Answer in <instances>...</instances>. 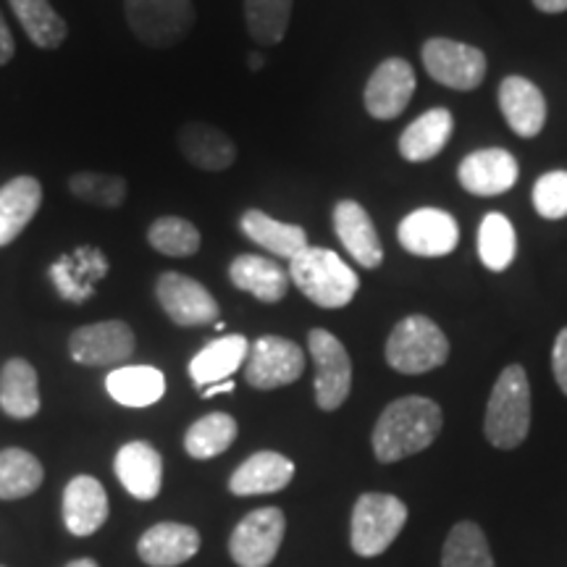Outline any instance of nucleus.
Returning a JSON list of instances; mask_svg holds the SVG:
<instances>
[{"label": "nucleus", "mask_w": 567, "mask_h": 567, "mask_svg": "<svg viewBox=\"0 0 567 567\" xmlns=\"http://www.w3.org/2000/svg\"><path fill=\"white\" fill-rule=\"evenodd\" d=\"M455 130V118L446 109H431L417 116L413 124L402 132L400 155L410 163H425L436 158L444 151L446 142Z\"/></svg>", "instance_id": "27"}, {"label": "nucleus", "mask_w": 567, "mask_h": 567, "mask_svg": "<svg viewBox=\"0 0 567 567\" xmlns=\"http://www.w3.org/2000/svg\"><path fill=\"white\" fill-rule=\"evenodd\" d=\"M237 439V421L226 413H210L195 421L184 434V450L195 460L224 455Z\"/></svg>", "instance_id": "31"}, {"label": "nucleus", "mask_w": 567, "mask_h": 567, "mask_svg": "<svg viewBox=\"0 0 567 567\" xmlns=\"http://www.w3.org/2000/svg\"><path fill=\"white\" fill-rule=\"evenodd\" d=\"M229 279L260 302H281L289 292V274L260 255H237L229 266Z\"/></svg>", "instance_id": "26"}, {"label": "nucleus", "mask_w": 567, "mask_h": 567, "mask_svg": "<svg viewBox=\"0 0 567 567\" xmlns=\"http://www.w3.org/2000/svg\"><path fill=\"white\" fill-rule=\"evenodd\" d=\"M450 358L444 331L425 316H408L386 339V363L396 373L421 375L442 368Z\"/></svg>", "instance_id": "4"}, {"label": "nucleus", "mask_w": 567, "mask_h": 567, "mask_svg": "<svg viewBox=\"0 0 567 567\" xmlns=\"http://www.w3.org/2000/svg\"><path fill=\"white\" fill-rule=\"evenodd\" d=\"M0 408L17 421L40 413L38 371L24 358H11L0 371Z\"/></svg>", "instance_id": "28"}, {"label": "nucleus", "mask_w": 567, "mask_h": 567, "mask_svg": "<svg viewBox=\"0 0 567 567\" xmlns=\"http://www.w3.org/2000/svg\"><path fill=\"white\" fill-rule=\"evenodd\" d=\"M442 567H494L488 542L473 520L455 523L446 536L442 551Z\"/></svg>", "instance_id": "34"}, {"label": "nucleus", "mask_w": 567, "mask_h": 567, "mask_svg": "<svg viewBox=\"0 0 567 567\" xmlns=\"http://www.w3.org/2000/svg\"><path fill=\"white\" fill-rule=\"evenodd\" d=\"M13 53H17V42H13L9 24H6L3 13H0V66H6L13 59Z\"/></svg>", "instance_id": "40"}, {"label": "nucleus", "mask_w": 567, "mask_h": 567, "mask_svg": "<svg viewBox=\"0 0 567 567\" xmlns=\"http://www.w3.org/2000/svg\"><path fill=\"white\" fill-rule=\"evenodd\" d=\"M295 0H245L247 32L260 45H279L289 30Z\"/></svg>", "instance_id": "35"}, {"label": "nucleus", "mask_w": 567, "mask_h": 567, "mask_svg": "<svg viewBox=\"0 0 567 567\" xmlns=\"http://www.w3.org/2000/svg\"><path fill=\"white\" fill-rule=\"evenodd\" d=\"M116 478L137 499H155L163 484V460L153 444L130 442L118 450L113 463Z\"/></svg>", "instance_id": "20"}, {"label": "nucleus", "mask_w": 567, "mask_h": 567, "mask_svg": "<svg viewBox=\"0 0 567 567\" xmlns=\"http://www.w3.org/2000/svg\"><path fill=\"white\" fill-rule=\"evenodd\" d=\"M109 520V494L92 476H76L63 492V523L74 536H92Z\"/></svg>", "instance_id": "17"}, {"label": "nucleus", "mask_w": 567, "mask_h": 567, "mask_svg": "<svg viewBox=\"0 0 567 567\" xmlns=\"http://www.w3.org/2000/svg\"><path fill=\"white\" fill-rule=\"evenodd\" d=\"M499 111L517 137H536L547 124V97L526 76H507L499 84Z\"/></svg>", "instance_id": "16"}, {"label": "nucleus", "mask_w": 567, "mask_h": 567, "mask_svg": "<svg viewBox=\"0 0 567 567\" xmlns=\"http://www.w3.org/2000/svg\"><path fill=\"white\" fill-rule=\"evenodd\" d=\"M200 549V534L184 523H158L140 538L137 551L145 565L176 567L193 559Z\"/></svg>", "instance_id": "21"}, {"label": "nucleus", "mask_w": 567, "mask_h": 567, "mask_svg": "<svg viewBox=\"0 0 567 567\" xmlns=\"http://www.w3.org/2000/svg\"><path fill=\"white\" fill-rule=\"evenodd\" d=\"M302 373L305 352L284 337H260L247 352L245 381L260 392L295 384Z\"/></svg>", "instance_id": "10"}, {"label": "nucleus", "mask_w": 567, "mask_h": 567, "mask_svg": "<svg viewBox=\"0 0 567 567\" xmlns=\"http://www.w3.org/2000/svg\"><path fill=\"white\" fill-rule=\"evenodd\" d=\"M534 6L542 13H563V11H567V0H534Z\"/></svg>", "instance_id": "41"}, {"label": "nucleus", "mask_w": 567, "mask_h": 567, "mask_svg": "<svg viewBox=\"0 0 567 567\" xmlns=\"http://www.w3.org/2000/svg\"><path fill=\"white\" fill-rule=\"evenodd\" d=\"M408 523L405 502L392 494L368 492L354 502L350 544L360 557H379L392 547Z\"/></svg>", "instance_id": "5"}, {"label": "nucleus", "mask_w": 567, "mask_h": 567, "mask_svg": "<svg viewBox=\"0 0 567 567\" xmlns=\"http://www.w3.org/2000/svg\"><path fill=\"white\" fill-rule=\"evenodd\" d=\"M295 478V463L279 452H255L231 473L229 488L237 496L274 494Z\"/></svg>", "instance_id": "22"}, {"label": "nucleus", "mask_w": 567, "mask_h": 567, "mask_svg": "<svg viewBox=\"0 0 567 567\" xmlns=\"http://www.w3.org/2000/svg\"><path fill=\"white\" fill-rule=\"evenodd\" d=\"M396 239L408 252L421 258H442L460 243L457 221L442 208H417L396 229Z\"/></svg>", "instance_id": "14"}, {"label": "nucleus", "mask_w": 567, "mask_h": 567, "mask_svg": "<svg viewBox=\"0 0 567 567\" xmlns=\"http://www.w3.org/2000/svg\"><path fill=\"white\" fill-rule=\"evenodd\" d=\"M66 567H97L95 559H74V563H69Z\"/></svg>", "instance_id": "44"}, {"label": "nucleus", "mask_w": 567, "mask_h": 567, "mask_svg": "<svg viewBox=\"0 0 567 567\" xmlns=\"http://www.w3.org/2000/svg\"><path fill=\"white\" fill-rule=\"evenodd\" d=\"M147 243L155 252L168 255V258H189V255L200 250L203 237L197 226L187 218L163 216L155 218L151 229H147Z\"/></svg>", "instance_id": "36"}, {"label": "nucleus", "mask_w": 567, "mask_h": 567, "mask_svg": "<svg viewBox=\"0 0 567 567\" xmlns=\"http://www.w3.org/2000/svg\"><path fill=\"white\" fill-rule=\"evenodd\" d=\"M234 392V381H221V384H213V386H205L203 389V396L208 400V396H216V394H229Z\"/></svg>", "instance_id": "42"}, {"label": "nucleus", "mask_w": 567, "mask_h": 567, "mask_svg": "<svg viewBox=\"0 0 567 567\" xmlns=\"http://www.w3.org/2000/svg\"><path fill=\"white\" fill-rule=\"evenodd\" d=\"M134 331L124 321H103L76 329L69 337V352L76 363L111 368L124 363L134 352Z\"/></svg>", "instance_id": "12"}, {"label": "nucleus", "mask_w": 567, "mask_h": 567, "mask_svg": "<svg viewBox=\"0 0 567 567\" xmlns=\"http://www.w3.org/2000/svg\"><path fill=\"white\" fill-rule=\"evenodd\" d=\"M11 11L17 13L19 24L24 27L27 38L42 51H55L69 38V27L51 0H9Z\"/></svg>", "instance_id": "30"}, {"label": "nucleus", "mask_w": 567, "mask_h": 567, "mask_svg": "<svg viewBox=\"0 0 567 567\" xmlns=\"http://www.w3.org/2000/svg\"><path fill=\"white\" fill-rule=\"evenodd\" d=\"M239 229L247 239H252L255 245H260L264 250L274 252L276 258L295 260L302 250H308V234L302 226L297 224H284L268 216L264 210H247L239 218Z\"/></svg>", "instance_id": "25"}, {"label": "nucleus", "mask_w": 567, "mask_h": 567, "mask_svg": "<svg viewBox=\"0 0 567 567\" xmlns=\"http://www.w3.org/2000/svg\"><path fill=\"white\" fill-rule=\"evenodd\" d=\"M105 389L118 405L151 408L166 394V379L153 365H122L109 373Z\"/></svg>", "instance_id": "29"}, {"label": "nucleus", "mask_w": 567, "mask_h": 567, "mask_svg": "<svg viewBox=\"0 0 567 567\" xmlns=\"http://www.w3.org/2000/svg\"><path fill=\"white\" fill-rule=\"evenodd\" d=\"M247 352H250V342L243 334H229L205 344L189 363V375H193L195 386L205 389L229 381V375L243 368Z\"/></svg>", "instance_id": "24"}, {"label": "nucleus", "mask_w": 567, "mask_h": 567, "mask_svg": "<svg viewBox=\"0 0 567 567\" xmlns=\"http://www.w3.org/2000/svg\"><path fill=\"white\" fill-rule=\"evenodd\" d=\"M289 281H295V287L310 302L326 310L350 305L360 289L358 274L337 252L323 247H308L295 260H289Z\"/></svg>", "instance_id": "2"}, {"label": "nucleus", "mask_w": 567, "mask_h": 567, "mask_svg": "<svg viewBox=\"0 0 567 567\" xmlns=\"http://www.w3.org/2000/svg\"><path fill=\"white\" fill-rule=\"evenodd\" d=\"M42 205V184L34 176H13L0 187V247L11 245L30 226Z\"/></svg>", "instance_id": "23"}, {"label": "nucleus", "mask_w": 567, "mask_h": 567, "mask_svg": "<svg viewBox=\"0 0 567 567\" xmlns=\"http://www.w3.org/2000/svg\"><path fill=\"white\" fill-rule=\"evenodd\" d=\"M0 567H3V565H0Z\"/></svg>", "instance_id": "45"}, {"label": "nucleus", "mask_w": 567, "mask_h": 567, "mask_svg": "<svg viewBox=\"0 0 567 567\" xmlns=\"http://www.w3.org/2000/svg\"><path fill=\"white\" fill-rule=\"evenodd\" d=\"M517 174V161L513 153L502 151V147H486V151L471 153L460 163L457 179L471 195L478 197H496L505 195L515 187Z\"/></svg>", "instance_id": "15"}, {"label": "nucleus", "mask_w": 567, "mask_h": 567, "mask_svg": "<svg viewBox=\"0 0 567 567\" xmlns=\"http://www.w3.org/2000/svg\"><path fill=\"white\" fill-rule=\"evenodd\" d=\"M534 208L542 218L559 221L567 216V172H549L536 182Z\"/></svg>", "instance_id": "38"}, {"label": "nucleus", "mask_w": 567, "mask_h": 567, "mask_svg": "<svg viewBox=\"0 0 567 567\" xmlns=\"http://www.w3.org/2000/svg\"><path fill=\"white\" fill-rule=\"evenodd\" d=\"M530 431V384L523 365L499 373L486 405L484 434L496 450H515Z\"/></svg>", "instance_id": "3"}, {"label": "nucleus", "mask_w": 567, "mask_h": 567, "mask_svg": "<svg viewBox=\"0 0 567 567\" xmlns=\"http://www.w3.org/2000/svg\"><path fill=\"white\" fill-rule=\"evenodd\" d=\"M155 297L176 326H208L218 321L216 297L193 276L166 271L155 281Z\"/></svg>", "instance_id": "11"}, {"label": "nucleus", "mask_w": 567, "mask_h": 567, "mask_svg": "<svg viewBox=\"0 0 567 567\" xmlns=\"http://www.w3.org/2000/svg\"><path fill=\"white\" fill-rule=\"evenodd\" d=\"M287 517L279 507H260L245 515L229 538L231 559L239 567H268L279 555Z\"/></svg>", "instance_id": "9"}, {"label": "nucleus", "mask_w": 567, "mask_h": 567, "mask_svg": "<svg viewBox=\"0 0 567 567\" xmlns=\"http://www.w3.org/2000/svg\"><path fill=\"white\" fill-rule=\"evenodd\" d=\"M423 66L429 76L444 87L476 90L486 76V55L465 42L431 38L423 45Z\"/></svg>", "instance_id": "7"}, {"label": "nucleus", "mask_w": 567, "mask_h": 567, "mask_svg": "<svg viewBox=\"0 0 567 567\" xmlns=\"http://www.w3.org/2000/svg\"><path fill=\"white\" fill-rule=\"evenodd\" d=\"M334 231L342 239L344 250L352 255L363 268H379L384 260V247H381L375 226L368 210L354 200H342L334 208Z\"/></svg>", "instance_id": "19"}, {"label": "nucleus", "mask_w": 567, "mask_h": 567, "mask_svg": "<svg viewBox=\"0 0 567 567\" xmlns=\"http://www.w3.org/2000/svg\"><path fill=\"white\" fill-rule=\"evenodd\" d=\"M415 92V71L405 59L381 61L365 84V111L379 122H392L408 109Z\"/></svg>", "instance_id": "13"}, {"label": "nucleus", "mask_w": 567, "mask_h": 567, "mask_svg": "<svg viewBox=\"0 0 567 567\" xmlns=\"http://www.w3.org/2000/svg\"><path fill=\"white\" fill-rule=\"evenodd\" d=\"M308 350L316 363V402L331 413L342 408L352 389V363L344 344L326 329H313L308 334Z\"/></svg>", "instance_id": "8"}, {"label": "nucleus", "mask_w": 567, "mask_h": 567, "mask_svg": "<svg viewBox=\"0 0 567 567\" xmlns=\"http://www.w3.org/2000/svg\"><path fill=\"white\" fill-rule=\"evenodd\" d=\"M247 66H250L252 71H258V69H264V59H260L258 53H252L250 59H247Z\"/></svg>", "instance_id": "43"}, {"label": "nucleus", "mask_w": 567, "mask_h": 567, "mask_svg": "<svg viewBox=\"0 0 567 567\" xmlns=\"http://www.w3.org/2000/svg\"><path fill=\"white\" fill-rule=\"evenodd\" d=\"M551 371H555L557 386L567 396V326L559 331L555 339V350H551Z\"/></svg>", "instance_id": "39"}, {"label": "nucleus", "mask_w": 567, "mask_h": 567, "mask_svg": "<svg viewBox=\"0 0 567 567\" xmlns=\"http://www.w3.org/2000/svg\"><path fill=\"white\" fill-rule=\"evenodd\" d=\"M442 408L429 396H402L375 421L373 455L379 463H396L429 450L442 434Z\"/></svg>", "instance_id": "1"}, {"label": "nucleus", "mask_w": 567, "mask_h": 567, "mask_svg": "<svg viewBox=\"0 0 567 567\" xmlns=\"http://www.w3.org/2000/svg\"><path fill=\"white\" fill-rule=\"evenodd\" d=\"M69 193L97 208H118L126 197V179L116 174L80 172L69 179Z\"/></svg>", "instance_id": "37"}, {"label": "nucleus", "mask_w": 567, "mask_h": 567, "mask_svg": "<svg viewBox=\"0 0 567 567\" xmlns=\"http://www.w3.org/2000/svg\"><path fill=\"white\" fill-rule=\"evenodd\" d=\"M126 24L134 38L151 48H172L195 24L193 0H124Z\"/></svg>", "instance_id": "6"}, {"label": "nucleus", "mask_w": 567, "mask_h": 567, "mask_svg": "<svg viewBox=\"0 0 567 567\" xmlns=\"http://www.w3.org/2000/svg\"><path fill=\"white\" fill-rule=\"evenodd\" d=\"M517 252V237L513 224L502 213H488L478 226V255L488 271H505L513 266Z\"/></svg>", "instance_id": "33"}, {"label": "nucleus", "mask_w": 567, "mask_h": 567, "mask_svg": "<svg viewBox=\"0 0 567 567\" xmlns=\"http://www.w3.org/2000/svg\"><path fill=\"white\" fill-rule=\"evenodd\" d=\"M184 161L200 172H226L237 161V147L229 134L205 122H187L176 137Z\"/></svg>", "instance_id": "18"}, {"label": "nucleus", "mask_w": 567, "mask_h": 567, "mask_svg": "<svg viewBox=\"0 0 567 567\" xmlns=\"http://www.w3.org/2000/svg\"><path fill=\"white\" fill-rule=\"evenodd\" d=\"M42 478H45V471L32 452L19 450V446L0 452V499H21V496L34 494Z\"/></svg>", "instance_id": "32"}]
</instances>
